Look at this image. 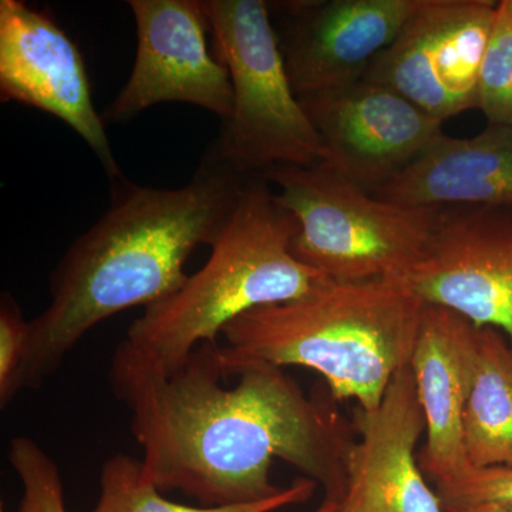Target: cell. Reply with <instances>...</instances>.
<instances>
[{"label":"cell","instance_id":"obj_1","mask_svg":"<svg viewBox=\"0 0 512 512\" xmlns=\"http://www.w3.org/2000/svg\"><path fill=\"white\" fill-rule=\"evenodd\" d=\"M231 375L238 383L224 386L218 343H202L170 373L121 343L111 389L130 412L144 477L202 507L258 503L284 490L271 481L279 458L339 503L353 443L346 420L306 396L282 367L255 363Z\"/></svg>","mask_w":512,"mask_h":512},{"label":"cell","instance_id":"obj_2","mask_svg":"<svg viewBox=\"0 0 512 512\" xmlns=\"http://www.w3.org/2000/svg\"><path fill=\"white\" fill-rule=\"evenodd\" d=\"M249 178L204 156L180 188L119 181L109 210L50 275L49 306L29 322L20 392L55 375L104 319L178 291L188 279L184 268L192 252L221 237Z\"/></svg>","mask_w":512,"mask_h":512},{"label":"cell","instance_id":"obj_3","mask_svg":"<svg viewBox=\"0 0 512 512\" xmlns=\"http://www.w3.org/2000/svg\"><path fill=\"white\" fill-rule=\"evenodd\" d=\"M424 305L406 279L328 281L228 323L222 366L227 376L255 363L308 367L335 399L373 412L394 375L410 365Z\"/></svg>","mask_w":512,"mask_h":512},{"label":"cell","instance_id":"obj_4","mask_svg":"<svg viewBox=\"0 0 512 512\" xmlns=\"http://www.w3.org/2000/svg\"><path fill=\"white\" fill-rule=\"evenodd\" d=\"M298 224L261 177L249 178L237 210L207 264L178 291L144 309L124 343L170 373L232 320L262 306L301 298L330 279L292 251Z\"/></svg>","mask_w":512,"mask_h":512},{"label":"cell","instance_id":"obj_5","mask_svg":"<svg viewBox=\"0 0 512 512\" xmlns=\"http://www.w3.org/2000/svg\"><path fill=\"white\" fill-rule=\"evenodd\" d=\"M298 224L292 251L330 281L406 279L444 214L373 197L325 164L281 165L258 175Z\"/></svg>","mask_w":512,"mask_h":512},{"label":"cell","instance_id":"obj_6","mask_svg":"<svg viewBox=\"0 0 512 512\" xmlns=\"http://www.w3.org/2000/svg\"><path fill=\"white\" fill-rule=\"evenodd\" d=\"M232 110L205 157L258 177L281 165L325 163L328 150L293 90L278 33L262 0H202Z\"/></svg>","mask_w":512,"mask_h":512},{"label":"cell","instance_id":"obj_7","mask_svg":"<svg viewBox=\"0 0 512 512\" xmlns=\"http://www.w3.org/2000/svg\"><path fill=\"white\" fill-rule=\"evenodd\" d=\"M497 6L488 0H419L363 80L389 87L443 123L477 109Z\"/></svg>","mask_w":512,"mask_h":512},{"label":"cell","instance_id":"obj_8","mask_svg":"<svg viewBox=\"0 0 512 512\" xmlns=\"http://www.w3.org/2000/svg\"><path fill=\"white\" fill-rule=\"evenodd\" d=\"M137 56L130 77L104 109V123H124L160 103H188L227 120L232 86L225 64L212 56L202 0H130Z\"/></svg>","mask_w":512,"mask_h":512},{"label":"cell","instance_id":"obj_9","mask_svg":"<svg viewBox=\"0 0 512 512\" xmlns=\"http://www.w3.org/2000/svg\"><path fill=\"white\" fill-rule=\"evenodd\" d=\"M0 97L64 121L92 148L110 180H123L79 47L49 15L22 0H0Z\"/></svg>","mask_w":512,"mask_h":512},{"label":"cell","instance_id":"obj_10","mask_svg":"<svg viewBox=\"0 0 512 512\" xmlns=\"http://www.w3.org/2000/svg\"><path fill=\"white\" fill-rule=\"evenodd\" d=\"M301 101L328 150L322 164L367 191L389 183L444 136L443 121L366 80Z\"/></svg>","mask_w":512,"mask_h":512},{"label":"cell","instance_id":"obj_11","mask_svg":"<svg viewBox=\"0 0 512 512\" xmlns=\"http://www.w3.org/2000/svg\"><path fill=\"white\" fill-rule=\"evenodd\" d=\"M511 207L444 214L406 281L426 305L441 306L512 339Z\"/></svg>","mask_w":512,"mask_h":512},{"label":"cell","instance_id":"obj_12","mask_svg":"<svg viewBox=\"0 0 512 512\" xmlns=\"http://www.w3.org/2000/svg\"><path fill=\"white\" fill-rule=\"evenodd\" d=\"M419 0H292L279 40L299 99L365 79L370 64L392 45ZM279 39V37H278Z\"/></svg>","mask_w":512,"mask_h":512},{"label":"cell","instance_id":"obj_13","mask_svg":"<svg viewBox=\"0 0 512 512\" xmlns=\"http://www.w3.org/2000/svg\"><path fill=\"white\" fill-rule=\"evenodd\" d=\"M355 426L360 440L346 457L339 512H444L419 464L426 420L410 365L394 375L376 410L357 407Z\"/></svg>","mask_w":512,"mask_h":512},{"label":"cell","instance_id":"obj_14","mask_svg":"<svg viewBox=\"0 0 512 512\" xmlns=\"http://www.w3.org/2000/svg\"><path fill=\"white\" fill-rule=\"evenodd\" d=\"M480 326L460 313L424 305L410 367L426 420V444L419 453L424 476L433 484L470 468L463 417L473 389Z\"/></svg>","mask_w":512,"mask_h":512},{"label":"cell","instance_id":"obj_15","mask_svg":"<svg viewBox=\"0 0 512 512\" xmlns=\"http://www.w3.org/2000/svg\"><path fill=\"white\" fill-rule=\"evenodd\" d=\"M375 194L434 210L444 205L512 207V126L490 124L473 138L444 134Z\"/></svg>","mask_w":512,"mask_h":512},{"label":"cell","instance_id":"obj_16","mask_svg":"<svg viewBox=\"0 0 512 512\" xmlns=\"http://www.w3.org/2000/svg\"><path fill=\"white\" fill-rule=\"evenodd\" d=\"M463 440L474 468H512V348L498 329L480 328L473 389Z\"/></svg>","mask_w":512,"mask_h":512},{"label":"cell","instance_id":"obj_17","mask_svg":"<svg viewBox=\"0 0 512 512\" xmlns=\"http://www.w3.org/2000/svg\"><path fill=\"white\" fill-rule=\"evenodd\" d=\"M316 485L311 478L301 477L275 497L258 503L190 507L164 498L156 485L144 477L141 460L116 454L101 468V493L93 512H274L306 503L315 493Z\"/></svg>","mask_w":512,"mask_h":512},{"label":"cell","instance_id":"obj_18","mask_svg":"<svg viewBox=\"0 0 512 512\" xmlns=\"http://www.w3.org/2000/svg\"><path fill=\"white\" fill-rule=\"evenodd\" d=\"M490 124L512 126V0L498 3L480 80L478 107Z\"/></svg>","mask_w":512,"mask_h":512},{"label":"cell","instance_id":"obj_19","mask_svg":"<svg viewBox=\"0 0 512 512\" xmlns=\"http://www.w3.org/2000/svg\"><path fill=\"white\" fill-rule=\"evenodd\" d=\"M444 512H512V468H467L434 484Z\"/></svg>","mask_w":512,"mask_h":512},{"label":"cell","instance_id":"obj_20","mask_svg":"<svg viewBox=\"0 0 512 512\" xmlns=\"http://www.w3.org/2000/svg\"><path fill=\"white\" fill-rule=\"evenodd\" d=\"M9 461L23 484L20 512H67L59 468L36 441L15 437Z\"/></svg>","mask_w":512,"mask_h":512},{"label":"cell","instance_id":"obj_21","mask_svg":"<svg viewBox=\"0 0 512 512\" xmlns=\"http://www.w3.org/2000/svg\"><path fill=\"white\" fill-rule=\"evenodd\" d=\"M29 322L18 303L3 293L0 302V404L5 407L20 392V376L28 356Z\"/></svg>","mask_w":512,"mask_h":512},{"label":"cell","instance_id":"obj_22","mask_svg":"<svg viewBox=\"0 0 512 512\" xmlns=\"http://www.w3.org/2000/svg\"><path fill=\"white\" fill-rule=\"evenodd\" d=\"M313 512H339V503L338 501L330 500V498H325L323 503Z\"/></svg>","mask_w":512,"mask_h":512},{"label":"cell","instance_id":"obj_23","mask_svg":"<svg viewBox=\"0 0 512 512\" xmlns=\"http://www.w3.org/2000/svg\"><path fill=\"white\" fill-rule=\"evenodd\" d=\"M0 512H5V511H3V510H2V511H0Z\"/></svg>","mask_w":512,"mask_h":512}]
</instances>
